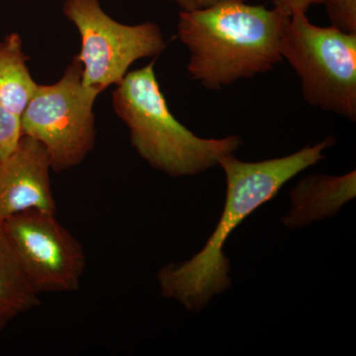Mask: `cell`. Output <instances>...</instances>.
<instances>
[{
    "mask_svg": "<svg viewBox=\"0 0 356 356\" xmlns=\"http://www.w3.org/2000/svg\"><path fill=\"white\" fill-rule=\"evenodd\" d=\"M334 144L336 140L330 136L289 156L255 163L241 161L234 154L222 156L218 165L224 170L227 182L222 216L198 254L188 261L159 269L156 277L163 297L199 313L215 295L228 290L232 285L231 266L224 245L232 232L262 204L275 197L293 177L323 161L325 149Z\"/></svg>",
    "mask_w": 356,
    "mask_h": 356,
    "instance_id": "obj_1",
    "label": "cell"
},
{
    "mask_svg": "<svg viewBox=\"0 0 356 356\" xmlns=\"http://www.w3.org/2000/svg\"><path fill=\"white\" fill-rule=\"evenodd\" d=\"M289 16L245 0H216L180 10L177 37L189 51L188 76L209 90L266 74L282 62L281 39Z\"/></svg>",
    "mask_w": 356,
    "mask_h": 356,
    "instance_id": "obj_2",
    "label": "cell"
},
{
    "mask_svg": "<svg viewBox=\"0 0 356 356\" xmlns=\"http://www.w3.org/2000/svg\"><path fill=\"white\" fill-rule=\"evenodd\" d=\"M156 60L128 72L112 92L115 113L126 124L131 144L152 168L170 177H192L215 168L243 145L240 136L204 139L173 116L159 86Z\"/></svg>",
    "mask_w": 356,
    "mask_h": 356,
    "instance_id": "obj_3",
    "label": "cell"
},
{
    "mask_svg": "<svg viewBox=\"0 0 356 356\" xmlns=\"http://www.w3.org/2000/svg\"><path fill=\"white\" fill-rule=\"evenodd\" d=\"M280 51L308 104L356 121V34L313 24L307 13H296L285 23Z\"/></svg>",
    "mask_w": 356,
    "mask_h": 356,
    "instance_id": "obj_4",
    "label": "cell"
},
{
    "mask_svg": "<svg viewBox=\"0 0 356 356\" xmlns=\"http://www.w3.org/2000/svg\"><path fill=\"white\" fill-rule=\"evenodd\" d=\"M99 95L84 86L83 65L76 56L60 81L37 86L21 115V128L23 136L46 147L53 172L81 165L92 151L96 140L93 106Z\"/></svg>",
    "mask_w": 356,
    "mask_h": 356,
    "instance_id": "obj_5",
    "label": "cell"
},
{
    "mask_svg": "<svg viewBox=\"0 0 356 356\" xmlns=\"http://www.w3.org/2000/svg\"><path fill=\"white\" fill-rule=\"evenodd\" d=\"M63 13L81 36L76 57L83 65V83L100 93L118 86L134 63L165 51L158 24H122L103 10L99 0H65Z\"/></svg>",
    "mask_w": 356,
    "mask_h": 356,
    "instance_id": "obj_6",
    "label": "cell"
},
{
    "mask_svg": "<svg viewBox=\"0 0 356 356\" xmlns=\"http://www.w3.org/2000/svg\"><path fill=\"white\" fill-rule=\"evenodd\" d=\"M2 222L35 291L40 295L79 289L86 270V252L56 213L26 211Z\"/></svg>",
    "mask_w": 356,
    "mask_h": 356,
    "instance_id": "obj_7",
    "label": "cell"
},
{
    "mask_svg": "<svg viewBox=\"0 0 356 356\" xmlns=\"http://www.w3.org/2000/svg\"><path fill=\"white\" fill-rule=\"evenodd\" d=\"M51 159L46 147L28 136L0 161V221L26 211L56 213Z\"/></svg>",
    "mask_w": 356,
    "mask_h": 356,
    "instance_id": "obj_8",
    "label": "cell"
},
{
    "mask_svg": "<svg viewBox=\"0 0 356 356\" xmlns=\"http://www.w3.org/2000/svg\"><path fill=\"white\" fill-rule=\"evenodd\" d=\"M355 170L339 177L310 175L290 191L292 208L282 222L290 229L308 226L318 220L336 216L355 197Z\"/></svg>",
    "mask_w": 356,
    "mask_h": 356,
    "instance_id": "obj_9",
    "label": "cell"
},
{
    "mask_svg": "<svg viewBox=\"0 0 356 356\" xmlns=\"http://www.w3.org/2000/svg\"><path fill=\"white\" fill-rule=\"evenodd\" d=\"M39 303L0 221V332Z\"/></svg>",
    "mask_w": 356,
    "mask_h": 356,
    "instance_id": "obj_10",
    "label": "cell"
},
{
    "mask_svg": "<svg viewBox=\"0 0 356 356\" xmlns=\"http://www.w3.org/2000/svg\"><path fill=\"white\" fill-rule=\"evenodd\" d=\"M27 60L19 34L11 33L0 42V104L20 117L38 86Z\"/></svg>",
    "mask_w": 356,
    "mask_h": 356,
    "instance_id": "obj_11",
    "label": "cell"
},
{
    "mask_svg": "<svg viewBox=\"0 0 356 356\" xmlns=\"http://www.w3.org/2000/svg\"><path fill=\"white\" fill-rule=\"evenodd\" d=\"M332 27L356 34V0H324L323 3Z\"/></svg>",
    "mask_w": 356,
    "mask_h": 356,
    "instance_id": "obj_12",
    "label": "cell"
},
{
    "mask_svg": "<svg viewBox=\"0 0 356 356\" xmlns=\"http://www.w3.org/2000/svg\"><path fill=\"white\" fill-rule=\"evenodd\" d=\"M22 136L20 116L0 104V161L13 153Z\"/></svg>",
    "mask_w": 356,
    "mask_h": 356,
    "instance_id": "obj_13",
    "label": "cell"
},
{
    "mask_svg": "<svg viewBox=\"0 0 356 356\" xmlns=\"http://www.w3.org/2000/svg\"><path fill=\"white\" fill-rule=\"evenodd\" d=\"M273 7L285 16L307 13L311 6L322 4L324 0H271Z\"/></svg>",
    "mask_w": 356,
    "mask_h": 356,
    "instance_id": "obj_14",
    "label": "cell"
},
{
    "mask_svg": "<svg viewBox=\"0 0 356 356\" xmlns=\"http://www.w3.org/2000/svg\"><path fill=\"white\" fill-rule=\"evenodd\" d=\"M168 1L175 3L181 10L189 11L210 6L216 0H168Z\"/></svg>",
    "mask_w": 356,
    "mask_h": 356,
    "instance_id": "obj_15",
    "label": "cell"
}]
</instances>
